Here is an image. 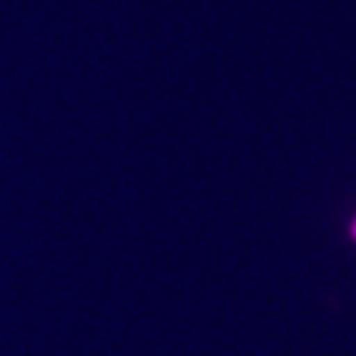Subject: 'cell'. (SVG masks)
Here are the masks:
<instances>
[{
	"mask_svg": "<svg viewBox=\"0 0 356 356\" xmlns=\"http://www.w3.org/2000/svg\"><path fill=\"white\" fill-rule=\"evenodd\" d=\"M349 233H351V238L356 240V218H354V222H351V228H349Z\"/></svg>",
	"mask_w": 356,
	"mask_h": 356,
	"instance_id": "6da1fadb",
	"label": "cell"
}]
</instances>
